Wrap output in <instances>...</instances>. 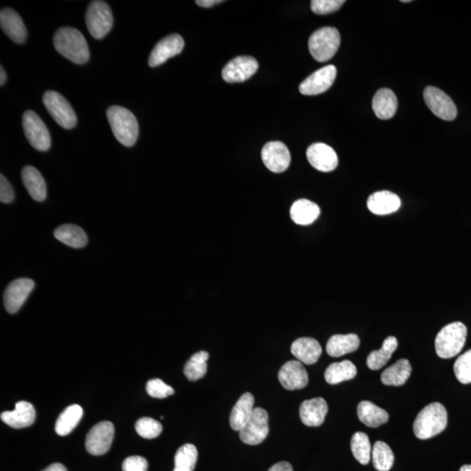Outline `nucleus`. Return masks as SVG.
Returning a JSON list of instances; mask_svg holds the SVG:
<instances>
[{"instance_id": "obj_14", "label": "nucleus", "mask_w": 471, "mask_h": 471, "mask_svg": "<svg viewBox=\"0 0 471 471\" xmlns=\"http://www.w3.org/2000/svg\"><path fill=\"white\" fill-rule=\"evenodd\" d=\"M258 63L250 56H239L231 60L223 69L222 76L228 83L243 82L256 74Z\"/></svg>"}, {"instance_id": "obj_11", "label": "nucleus", "mask_w": 471, "mask_h": 471, "mask_svg": "<svg viewBox=\"0 0 471 471\" xmlns=\"http://www.w3.org/2000/svg\"><path fill=\"white\" fill-rule=\"evenodd\" d=\"M115 437V427L110 422H101L94 425L86 435V450L93 455L108 452Z\"/></svg>"}, {"instance_id": "obj_45", "label": "nucleus", "mask_w": 471, "mask_h": 471, "mask_svg": "<svg viewBox=\"0 0 471 471\" xmlns=\"http://www.w3.org/2000/svg\"><path fill=\"white\" fill-rule=\"evenodd\" d=\"M268 471H293V470L288 462H280L270 467Z\"/></svg>"}, {"instance_id": "obj_2", "label": "nucleus", "mask_w": 471, "mask_h": 471, "mask_svg": "<svg viewBox=\"0 0 471 471\" xmlns=\"http://www.w3.org/2000/svg\"><path fill=\"white\" fill-rule=\"evenodd\" d=\"M447 413L445 406L433 402L422 408L416 416L413 430L415 437L426 440L435 437L446 429Z\"/></svg>"}, {"instance_id": "obj_6", "label": "nucleus", "mask_w": 471, "mask_h": 471, "mask_svg": "<svg viewBox=\"0 0 471 471\" xmlns=\"http://www.w3.org/2000/svg\"><path fill=\"white\" fill-rule=\"evenodd\" d=\"M86 27L92 37L104 38L111 31L113 18L108 3L96 0L89 4L86 13Z\"/></svg>"}, {"instance_id": "obj_1", "label": "nucleus", "mask_w": 471, "mask_h": 471, "mask_svg": "<svg viewBox=\"0 0 471 471\" xmlns=\"http://www.w3.org/2000/svg\"><path fill=\"white\" fill-rule=\"evenodd\" d=\"M55 49L76 64H85L89 60V49L83 34L73 27H61L54 37Z\"/></svg>"}, {"instance_id": "obj_13", "label": "nucleus", "mask_w": 471, "mask_h": 471, "mask_svg": "<svg viewBox=\"0 0 471 471\" xmlns=\"http://www.w3.org/2000/svg\"><path fill=\"white\" fill-rule=\"evenodd\" d=\"M34 286V281L26 278L10 283L4 294V304L6 311L9 313H17L33 292Z\"/></svg>"}, {"instance_id": "obj_17", "label": "nucleus", "mask_w": 471, "mask_h": 471, "mask_svg": "<svg viewBox=\"0 0 471 471\" xmlns=\"http://www.w3.org/2000/svg\"><path fill=\"white\" fill-rule=\"evenodd\" d=\"M278 380L286 390H302L308 386V374L300 360H289L278 372Z\"/></svg>"}, {"instance_id": "obj_20", "label": "nucleus", "mask_w": 471, "mask_h": 471, "mask_svg": "<svg viewBox=\"0 0 471 471\" xmlns=\"http://www.w3.org/2000/svg\"><path fill=\"white\" fill-rule=\"evenodd\" d=\"M35 418L36 412L33 404L24 400L16 403L14 410L3 412L1 414L2 422L14 429H24L31 426Z\"/></svg>"}, {"instance_id": "obj_25", "label": "nucleus", "mask_w": 471, "mask_h": 471, "mask_svg": "<svg viewBox=\"0 0 471 471\" xmlns=\"http://www.w3.org/2000/svg\"><path fill=\"white\" fill-rule=\"evenodd\" d=\"M372 105L377 117L382 120H388L395 115L397 110V97L390 89H380L375 94Z\"/></svg>"}, {"instance_id": "obj_3", "label": "nucleus", "mask_w": 471, "mask_h": 471, "mask_svg": "<svg viewBox=\"0 0 471 471\" xmlns=\"http://www.w3.org/2000/svg\"><path fill=\"white\" fill-rule=\"evenodd\" d=\"M107 117L113 136L126 147H131L139 136V126L133 113L128 108L112 106L107 110Z\"/></svg>"}, {"instance_id": "obj_42", "label": "nucleus", "mask_w": 471, "mask_h": 471, "mask_svg": "<svg viewBox=\"0 0 471 471\" xmlns=\"http://www.w3.org/2000/svg\"><path fill=\"white\" fill-rule=\"evenodd\" d=\"M345 2L344 0H313L311 8L314 14H329L339 10Z\"/></svg>"}, {"instance_id": "obj_39", "label": "nucleus", "mask_w": 471, "mask_h": 471, "mask_svg": "<svg viewBox=\"0 0 471 471\" xmlns=\"http://www.w3.org/2000/svg\"><path fill=\"white\" fill-rule=\"evenodd\" d=\"M136 430L140 437L154 439L159 437L163 431V426L156 420L151 417L140 418L136 423Z\"/></svg>"}, {"instance_id": "obj_18", "label": "nucleus", "mask_w": 471, "mask_h": 471, "mask_svg": "<svg viewBox=\"0 0 471 471\" xmlns=\"http://www.w3.org/2000/svg\"><path fill=\"white\" fill-rule=\"evenodd\" d=\"M306 157L309 163L321 172L335 171L339 163L335 149L321 143L312 144L306 151Z\"/></svg>"}, {"instance_id": "obj_29", "label": "nucleus", "mask_w": 471, "mask_h": 471, "mask_svg": "<svg viewBox=\"0 0 471 471\" xmlns=\"http://www.w3.org/2000/svg\"><path fill=\"white\" fill-rule=\"evenodd\" d=\"M357 415L361 422L370 427H378L390 419L386 410L368 400H363L359 403Z\"/></svg>"}, {"instance_id": "obj_36", "label": "nucleus", "mask_w": 471, "mask_h": 471, "mask_svg": "<svg viewBox=\"0 0 471 471\" xmlns=\"http://www.w3.org/2000/svg\"><path fill=\"white\" fill-rule=\"evenodd\" d=\"M372 459L376 470L388 471L394 465L395 455L386 442L378 441L373 447Z\"/></svg>"}, {"instance_id": "obj_19", "label": "nucleus", "mask_w": 471, "mask_h": 471, "mask_svg": "<svg viewBox=\"0 0 471 471\" xmlns=\"http://www.w3.org/2000/svg\"><path fill=\"white\" fill-rule=\"evenodd\" d=\"M0 26L11 41L18 44L26 41L27 31L21 16L11 8L0 11Z\"/></svg>"}, {"instance_id": "obj_33", "label": "nucleus", "mask_w": 471, "mask_h": 471, "mask_svg": "<svg viewBox=\"0 0 471 471\" xmlns=\"http://www.w3.org/2000/svg\"><path fill=\"white\" fill-rule=\"evenodd\" d=\"M357 375L355 365L350 360H343L330 365L325 372V380L329 384H339L350 380Z\"/></svg>"}, {"instance_id": "obj_8", "label": "nucleus", "mask_w": 471, "mask_h": 471, "mask_svg": "<svg viewBox=\"0 0 471 471\" xmlns=\"http://www.w3.org/2000/svg\"><path fill=\"white\" fill-rule=\"evenodd\" d=\"M23 129L27 141L39 151H47L51 147V136L44 121L36 113L29 110L23 116Z\"/></svg>"}, {"instance_id": "obj_31", "label": "nucleus", "mask_w": 471, "mask_h": 471, "mask_svg": "<svg viewBox=\"0 0 471 471\" xmlns=\"http://www.w3.org/2000/svg\"><path fill=\"white\" fill-rule=\"evenodd\" d=\"M82 415H83V410L80 405L73 404L66 407L55 423V431L61 437L69 435L81 422Z\"/></svg>"}, {"instance_id": "obj_23", "label": "nucleus", "mask_w": 471, "mask_h": 471, "mask_svg": "<svg viewBox=\"0 0 471 471\" xmlns=\"http://www.w3.org/2000/svg\"><path fill=\"white\" fill-rule=\"evenodd\" d=\"M290 352L300 363L312 365L319 360L322 348L319 341L313 338H300L293 343Z\"/></svg>"}, {"instance_id": "obj_34", "label": "nucleus", "mask_w": 471, "mask_h": 471, "mask_svg": "<svg viewBox=\"0 0 471 471\" xmlns=\"http://www.w3.org/2000/svg\"><path fill=\"white\" fill-rule=\"evenodd\" d=\"M398 347V341L394 336L388 337L384 340L382 348L380 350L373 351L369 353L367 359V365L371 370H379L391 359L392 353Z\"/></svg>"}, {"instance_id": "obj_47", "label": "nucleus", "mask_w": 471, "mask_h": 471, "mask_svg": "<svg viewBox=\"0 0 471 471\" xmlns=\"http://www.w3.org/2000/svg\"><path fill=\"white\" fill-rule=\"evenodd\" d=\"M42 471H68V470H66V467L61 465V463L56 462L53 463V465H49Z\"/></svg>"}, {"instance_id": "obj_35", "label": "nucleus", "mask_w": 471, "mask_h": 471, "mask_svg": "<svg viewBox=\"0 0 471 471\" xmlns=\"http://www.w3.org/2000/svg\"><path fill=\"white\" fill-rule=\"evenodd\" d=\"M209 353L200 351L192 355L184 366L183 373L191 382H196L203 378L207 373V361Z\"/></svg>"}, {"instance_id": "obj_10", "label": "nucleus", "mask_w": 471, "mask_h": 471, "mask_svg": "<svg viewBox=\"0 0 471 471\" xmlns=\"http://www.w3.org/2000/svg\"><path fill=\"white\" fill-rule=\"evenodd\" d=\"M424 101L435 116L445 121H453L457 115V106L447 93L435 86H427L423 93Z\"/></svg>"}, {"instance_id": "obj_43", "label": "nucleus", "mask_w": 471, "mask_h": 471, "mask_svg": "<svg viewBox=\"0 0 471 471\" xmlns=\"http://www.w3.org/2000/svg\"><path fill=\"white\" fill-rule=\"evenodd\" d=\"M148 463L140 455H133L126 458L123 463V471H148Z\"/></svg>"}, {"instance_id": "obj_41", "label": "nucleus", "mask_w": 471, "mask_h": 471, "mask_svg": "<svg viewBox=\"0 0 471 471\" xmlns=\"http://www.w3.org/2000/svg\"><path fill=\"white\" fill-rule=\"evenodd\" d=\"M146 391L153 398L163 399L174 395V390L160 379L148 380L146 385Z\"/></svg>"}, {"instance_id": "obj_16", "label": "nucleus", "mask_w": 471, "mask_h": 471, "mask_svg": "<svg viewBox=\"0 0 471 471\" xmlns=\"http://www.w3.org/2000/svg\"><path fill=\"white\" fill-rule=\"evenodd\" d=\"M184 41L179 34H171L161 39L152 50L148 58V65L156 68L166 62L168 59L176 56L182 52Z\"/></svg>"}, {"instance_id": "obj_4", "label": "nucleus", "mask_w": 471, "mask_h": 471, "mask_svg": "<svg viewBox=\"0 0 471 471\" xmlns=\"http://www.w3.org/2000/svg\"><path fill=\"white\" fill-rule=\"evenodd\" d=\"M466 338L467 328L462 322H453L447 325L435 338V352L440 358H452L465 347Z\"/></svg>"}, {"instance_id": "obj_21", "label": "nucleus", "mask_w": 471, "mask_h": 471, "mask_svg": "<svg viewBox=\"0 0 471 471\" xmlns=\"http://www.w3.org/2000/svg\"><path fill=\"white\" fill-rule=\"evenodd\" d=\"M328 412V403L321 397L306 400L301 403L300 407L301 421L308 427L320 426L324 422Z\"/></svg>"}, {"instance_id": "obj_9", "label": "nucleus", "mask_w": 471, "mask_h": 471, "mask_svg": "<svg viewBox=\"0 0 471 471\" xmlns=\"http://www.w3.org/2000/svg\"><path fill=\"white\" fill-rule=\"evenodd\" d=\"M269 416L261 407L254 408L253 414L246 425L239 431V437L245 445H258L264 442L269 434Z\"/></svg>"}, {"instance_id": "obj_32", "label": "nucleus", "mask_w": 471, "mask_h": 471, "mask_svg": "<svg viewBox=\"0 0 471 471\" xmlns=\"http://www.w3.org/2000/svg\"><path fill=\"white\" fill-rule=\"evenodd\" d=\"M54 237L59 241L73 248H82L88 243V237L81 227L65 225L54 231Z\"/></svg>"}, {"instance_id": "obj_28", "label": "nucleus", "mask_w": 471, "mask_h": 471, "mask_svg": "<svg viewBox=\"0 0 471 471\" xmlns=\"http://www.w3.org/2000/svg\"><path fill=\"white\" fill-rule=\"evenodd\" d=\"M360 347V338L355 333L333 335L328 341L327 353L331 357H340L355 352Z\"/></svg>"}, {"instance_id": "obj_15", "label": "nucleus", "mask_w": 471, "mask_h": 471, "mask_svg": "<svg viewBox=\"0 0 471 471\" xmlns=\"http://www.w3.org/2000/svg\"><path fill=\"white\" fill-rule=\"evenodd\" d=\"M263 163L270 171L282 173L288 170L290 154L288 147L281 141H270L262 148Z\"/></svg>"}, {"instance_id": "obj_48", "label": "nucleus", "mask_w": 471, "mask_h": 471, "mask_svg": "<svg viewBox=\"0 0 471 471\" xmlns=\"http://www.w3.org/2000/svg\"><path fill=\"white\" fill-rule=\"evenodd\" d=\"M6 74L5 70H4L3 66L0 68V85L3 86L6 83Z\"/></svg>"}, {"instance_id": "obj_27", "label": "nucleus", "mask_w": 471, "mask_h": 471, "mask_svg": "<svg viewBox=\"0 0 471 471\" xmlns=\"http://www.w3.org/2000/svg\"><path fill=\"white\" fill-rule=\"evenodd\" d=\"M320 207L308 199L297 200L290 210V218L298 226L311 225L320 217Z\"/></svg>"}, {"instance_id": "obj_49", "label": "nucleus", "mask_w": 471, "mask_h": 471, "mask_svg": "<svg viewBox=\"0 0 471 471\" xmlns=\"http://www.w3.org/2000/svg\"><path fill=\"white\" fill-rule=\"evenodd\" d=\"M460 471H471V465H463L461 467Z\"/></svg>"}, {"instance_id": "obj_24", "label": "nucleus", "mask_w": 471, "mask_h": 471, "mask_svg": "<svg viewBox=\"0 0 471 471\" xmlns=\"http://www.w3.org/2000/svg\"><path fill=\"white\" fill-rule=\"evenodd\" d=\"M254 402V396L250 392H245L239 398L230 415L231 429L235 431L243 429L253 414Z\"/></svg>"}, {"instance_id": "obj_12", "label": "nucleus", "mask_w": 471, "mask_h": 471, "mask_svg": "<svg viewBox=\"0 0 471 471\" xmlns=\"http://www.w3.org/2000/svg\"><path fill=\"white\" fill-rule=\"evenodd\" d=\"M337 76L335 66H324L305 78L300 85V92L304 96H317L331 88Z\"/></svg>"}, {"instance_id": "obj_7", "label": "nucleus", "mask_w": 471, "mask_h": 471, "mask_svg": "<svg viewBox=\"0 0 471 471\" xmlns=\"http://www.w3.org/2000/svg\"><path fill=\"white\" fill-rule=\"evenodd\" d=\"M43 103L54 118V120L63 128L71 129L76 127L77 117L72 106L64 96L55 91H47L43 96Z\"/></svg>"}, {"instance_id": "obj_38", "label": "nucleus", "mask_w": 471, "mask_h": 471, "mask_svg": "<svg viewBox=\"0 0 471 471\" xmlns=\"http://www.w3.org/2000/svg\"><path fill=\"white\" fill-rule=\"evenodd\" d=\"M351 450L353 457L361 465H366L370 461L372 447L367 434L356 432L351 439Z\"/></svg>"}, {"instance_id": "obj_30", "label": "nucleus", "mask_w": 471, "mask_h": 471, "mask_svg": "<svg viewBox=\"0 0 471 471\" xmlns=\"http://www.w3.org/2000/svg\"><path fill=\"white\" fill-rule=\"evenodd\" d=\"M412 373V367L406 359H402L385 370L380 380L387 386L399 387L405 384Z\"/></svg>"}, {"instance_id": "obj_5", "label": "nucleus", "mask_w": 471, "mask_h": 471, "mask_svg": "<svg viewBox=\"0 0 471 471\" xmlns=\"http://www.w3.org/2000/svg\"><path fill=\"white\" fill-rule=\"evenodd\" d=\"M340 45V35L335 27L327 26L314 31L309 39L310 54L314 60L325 62L335 56Z\"/></svg>"}, {"instance_id": "obj_26", "label": "nucleus", "mask_w": 471, "mask_h": 471, "mask_svg": "<svg viewBox=\"0 0 471 471\" xmlns=\"http://www.w3.org/2000/svg\"><path fill=\"white\" fill-rule=\"evenodd\" d=\"M22 181L31 198L43 202L46 198V186L44 178L37 168L26 166L22 170Z\"/></svg>"}, {"instance_id": "obj_44", "label": "nucleus", "mask_w": 471, "mask_h": 471, "mask_svg": "<svg viewBox=\"0 0 471 471\" xmlns=\"http://www.w3.org/2000/svg\"><path fill=\"white\" fill-rule=\"evenodd\" d=\"M14 191L9 182L2 174L0 175V201L10 203L14 201Z\"/></svg>"}, {"instance_id": "obj_46", "label": "nucleus", "mask_w": 471, "mask_h": 471, "mask_svg": "<svg viewBox=\"0 0 471 471\" xmlns=\"http://www.w3.org/2000/svg\"><path fill=\"white\" fill-rule=\"evenodd\" d=\"M222 2L221 0H198L196 1V5L204 8H209Z\"/></svg>"}, {"instance_id": "obj_37", "label": "nucleus", "mask_w": 471, "mask_h": 471, "mask_svg": "<svg viewBox=\"0 0 471 471\" xmlns=\"http://www.w3.org/2000/svg\"><path fill=\"white\" fill-rule=\"evenodd\" d=\"M198 450L193 445L180 447L175 455V469L173 471H194L198 462Z\"/></svg>"}, {"instance_id": "obj_40", "label": "nucleus", "mask_w": 471, "mask_h": 471, "mask_svg": "<svg viewBox=\"0 0 471 471\" xmlns=\"http://www.w3.org/2000/svg\"><path fill=\"white\" fill-rule=\"evenodd\" d=\"M454 372L459 382L462 384L471 383V349L455 360Z\"/></svg>"}, {"instance_id": "obj_22", "label": "nucleus", "mask_w": 471, "mask_h": 471, "mask_svg": "<svg viewBox=\"0 0 471 471\" xmlns=\"http://www.w3.org/2000/svg\"><path fill=\"white\" fill-rule=\"evenodd\" d=\"M400 204L399 196L388 191L375 192L368 199V210L379 216L394 213L400 209Z\"/></svg>"}]
</instances>
